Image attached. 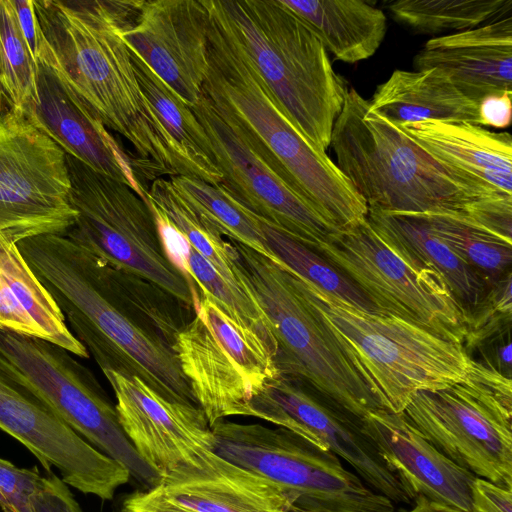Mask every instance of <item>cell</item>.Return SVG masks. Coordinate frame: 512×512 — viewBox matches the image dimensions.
Returning <instances> with one entry per match:
<instances>
[{"instance_id":"1","label":"cell","mask_w":512,"mask_h":512,"mask_svg":"<svg viewBox=\"0 0 512 512\" xmlns=\"http://www.w3.org/2000/svg\"><path fill=\"white\" fill-rule=\"evenodd\" d=\"M17 246L102 371L136 376L167 399L199 406L174 350L192 307L64 234Z\"/></svg>"},{"instance_id":"2","label":"cell","mask_w":512,"mask_h":512,"mask_svg":"<svg viewBox=\"0 0 512 512\" xmlns=\"http://www.w3.org/2000/svg\"><path fill=\"white\" fill-rule=\"evenodd\" d=\"M140 0H33L37 63L124 137L136 170L194 178L143 94L121 32Z\"/></svg>"},{"instance_id":"3","label":"cell","mask_w":512,"mask_h":512,"mask_svg":"<svg viewBox=\"0 0 512 512\" xmlns=\"http://www.w3.org/2000/svg\"><path fill=\"white\" fill-rule=\"evenodd\" d=\"M207 39L202 94L238 123L268 166L326 220L337 228L365 220V201L336 163L279 110L253 67L209 12Z\"/></svg>"},{"instance_id":"4","label":"cell","mask_w":512,"mask_h":512,"mask_svg":"<svg viewBox=\"0 0 512 512\" xmlns=\"http://www.w3.org/2000/svg\"><path fill=\"white\" fill-rule=\"evenodd\" d=\"M290 123L316 149L330 146L348 89L313 30L281 0H204Z\"/></svg>"},{"instance_id":"5","label":"cell","mask_w":512,"mask_h":512,"mask_svg":"<svg viewBox=\"0 0 512 512\" xmlns=\"http://www.w3.org/2000/svg\"><path fill=\"white\" fill-rule=\"evenodd\" d=\"M330 146L337 167L368 208L466 213L476 201L504 195L475 188L452 174L399 127L371 110L369 100L354 88L348 89L334 122Z\"/></svg>"},{"instance_id":"6","label":"cell","mask_w":512,"mask_h":512,"mask_svg":"<svg viewBox=\"0 0 512 512\" xmlns=\"http://www.w3.org/2000/svg\"><path fill=\"white\" fill-rule=\"evenodd\" d=\"M297 278L383 409L403 413L417 392L448 388L473 371L463 343L394 315L364 312Z\"/></svg>"},{"instance_id":"7","label":"cell","mask_w":512,"mask_h":512,"mask_svg":"<svg viewBox=\"0 0 512 512\" xmlns=\"http://www.w3.org/2000/svg\"><path fill=\"white\" fill-rule=\"evenodd\" d=\"M230 242L244 281L269 320L281 375L304 378L357 423L382 408L298 278L255 250Z\"/></svg>"},{"instance_id":"8","label":"cell","mask_w":512,"mask_h":512,"mask_svg":"<svg viewBox=\"0 0 512 512\" xmlns=\"http://www.w3.org/2000/svg\"><path fill=\"white\" fill-rule=\"evenodd\" d=\"M511 388L509 376L475 361L467 380L417 392L402 414L455 464L512 489Z\"/></svg>"},{"instance_id":"9","label":"cell","mask_w":512,"mask_h":512,"mask_svg":"<svg viewBox=\"0 0 512 512\" xmlns=\"http://www.w3.org/2000/svg\"><path fill=\"white\" fill-rule=\"evenodd\" d=\"M75 223L64 234L109 264L143 277L195 309L196 285L172 262L146 200L66 154Z\"/></svg>"},{"instance_id":"10","label":"cell","mask_w":512,"mask_h":512,"mask_svg":"<svg viewBox=\"0 0 512 512\" xmlns=\"http://www.w3.org/2000/svg\"><path fill=\"white\" fill-rule=\"evenodd\" d=\"M215 452L284 490L295 512H395V504L344 468L340 458L283 428L219 420Z\"/></svg>"},{"instance_id":"11","label":"cell","mask_w":512,"mask_h":512,"mask_svg":"<svg viewBox=\"0 0 512 512\" xmlns=\"http://www.w3.org/2000/svg\"><path fill=\"white\" fill-rule=\"evenodd\" d=\"M0 357L72 430L148 488L161 476L139 456L92 372L64 348L0 328Z\"/></svg>"},{"instance_id":"12","label":"cell","mask_w":512,"mask_h":512,"mask_svg":"<svg viewBox=\"0 0 512 512\" xmlns=\"http://www.w3.org/2000/svg\"><path fill=\"white\" fill-rule=\"evenodd\" d=\"M195 316L176 337L181 370L210 426L249 416V403L281 373L266 343L199 292Z\"/></svg>"},{"instance_id":"13","label":"cell","mask_w":512,"mask_h":512,"mask_svg":"<svg viewBox=\"0 0 512 512\" xmlns=\"http://www.w3.org/2000/svg\"><path fill=\"white\" fill-rule=\"evenodd\" d=\"M312 250L344 274L381 312L463 343L466 317L444 281L411 268L367 218L330 233Z\"/></svg>"},{"instance_id":"14","label":"cell","mask_w":512,"mask_h":512,"mask_svg":"<svg viewBox=\"0 0 512 512\" xmlns=\"http://www.w3.org/2000/svg\"><path fill=\"white\" fill-rule=\"evenodd\" d=\"M66 153L0 93V233L16 244L65 234L70 202Z\"/></svg>"},{"instance_id":"15","label":"cell","mask_w":512,"mask_h":512,"mask_svg":"<svg viewBox=\"0 0 512 512\" xmlns=\"http://www.w3.org/2000/svg\"><path fill=\"white\" fill-rule=\"evenodd\" d=\"M191 109L222 173L219 189L262 222L311 249L339 229L268 166L226 111L202 93Z\"/></svg>"},{"instance_id":"16","label":"cell","mask_w":512,"mask_h":512,"mask_svg":"<svg viewBox=\"0 0 512 512\" xmlns=\"http://www.w3.org/2000/svg\"><path fill=\"white\" fill-rule=\"evenodd\" d=\"M0 430L23 444L46 472L83 494L111 500L129 470L72 430L0 357Z\"/></svg>"},{"instance_id":"17","label":"cell","mask_w":512,"mask_h":512,"mask_svg":"<svg viewBox=\"0 0 512 512\" xmlns=\"http://www.w3.org/2000/svg\"><path fill=\"white\" fill-rule=\"evenodd\" d=\"M102 372L125 434L161 482L189 477L214 462V436L199 406L167 399L136 376Z\"/></svg>"},{"instance_id":"18","label":"cell","mask_w":512,"mask_h":512,"mask_svg":"<svg viewBox=\"0 0 512 512\" xmlns=\"http://www.w3.org/2000/svg\"><path fill=\"white\" fill-rule=\"evenodd\" d=\"M249 416L273 423L342 458L370 488L394 504L412 502L399 479L361 432L359 423L322 404L284 375L269 381L251 399Z\"/></svg>"},{"instance_id":"19","label":"cell","mask_w":512,"mask_h":512,"mask_svg":"<svg viewBox=\"0 0 512 512\" xmlns=\"http://www.w3.org/2000/svg\"><path fill=\"white\" fill-rule=\"evenodd\" d=\"M121 35L185 103H197L208 67L203 0H140Z\"/></svg>"},{"instance_id":"20","label":"cell","mask_w":512,"mask_h":512,"mask_svg":"<svg viewBox=\"0 0 512 512\" xmlns=\"http://www.w3.org/2000/svg\"><path fill=\"white\" fill-rule=\"evenodd\" d=\"M20 111L67 155L128 185L145 200L147 189L104 124L41 63L35 93Z\"/></svg>"},{"instance_id":"21","label":"cell","mask_w":512,"mask_h":512,"mask_svg":"<svg viewBox=\"0 0 512 512\" xmlns=\"http://www.w3.org/2000/svg\"><path fill=\"white\" fill-rule=\"evenodd\" d=\"M359 427L412 501L423 496L470 512L476 476L437 450L402 413L376 409L360 420Z\"/></svg>"},{"instance_id":"22","label":"cell","mask_w":512,"mask_h":512,"mask_svg":"<svg viewBox=\"0 0 512 512\" xmlns=\"http://www.w3.org/2000/svg\"><path fill=\"white\" fill-rule=\"evenodd\" d=\"M414 70L437 68L468 98L512 94V15L433 37L416 53Z\"/></svg>"},{"instance_id":"23","label":"cell","mask_w":512,"mask_h":512,"mask_svg":"<svg viewBox=\"0 0 512 512\" xmlns=\"http://www.w3.org/2000/svg\"><path fill=\"white\" fill-rule=\"evenodd\" d=\"M452 174L483 191L512 195V138L468 122L429 120L397 125Z\"/></svg>"},{"instance_id":"24","label":"cell","mask_w":512,"mask_h":512,"mask_svg":"<svg viewBox=\"0 0 512 512\" xmlns=\"http://www.w3.org/2000/svg\"><path fill=\"white\" fill-rule=\"evenodd\" d=\"M367 221L411 268L438 276L466 317L482 303L490 283L462 260L419 213L368 208Z\"/></svg>"},{"instance_id":"25","label":"cell","mask_w":512,"mask_h":512,"mask_svg":"<svg viewBox=\"0 0 512 512\" xmlns=\"http://www.w3.org/2000/svg\"><path fill=\"white\" fill-rule=\"evenodd\" d=\"M158 486L169 501L193 512H295L279 486L219 455L205 470Z\"/></svg>"},{"instance_id":"26","label":"cell","mask_w":512,"mask_h":512,"mask_svg":"<svg viewBox=\"0 0 512 512\" xmlns=\"http://www.w3.org/2000/svg\"><path fill=\"white\" fill-rule=\"evenodd\" d=\"M0 328L46 340L79 357L89 355L17 244L1 233Z\"/></svg>"},{"instance_id":"27","label":"cell","mask_w":512,"mask_h":512,"mask_svg":"<svg viewBox=\"0 0 512 512\" xmlns=\"http://www.w3.org/2000/svg\"><path fill=\"white\" fill-rule=\"evenodd\" d=\"M369 105L396 126L429 120L481 126L480 103L464 95L437 68L394 70L377 86Z\"/></svg>"},{"instance_id":"28","label":"cell","mask_w":512,"mask_h":512,"mask_svg":"<svg viewBox=\"0 0 512 512\" xmlns=\"http://www.w3.org/2000/svg\"><path fill=\"white\" fill-rule=\"evenodd\" d=\"M317 35L327 52L354 64L373 56L387 30L380 8L362 0H281Z\"/></svg>"},{"instance_id":"29","label":"cell","mask_w":512,"mask_h":512,"mask_svg":"<svg viewBox=\"0 0 512 512\" xmlns=\"http://www.w3.org/2000/svg\"><path fill=\"white\" fill-rule=\"evenodd\" d=\"M161 241L172 262L229 317L257 334L274 355L277 344L269 320L251 293L227 281L150 202Z\"/></svg>"},{"instance_id":"30","label":"cell","mask_w":512,"mask_h":512,"mask_svg":"<svg viewBox=\"0 0 512 512\" xmlns=\"http://www.w3.org/2000/svg\"><path fill=\"white\" fill-rule=\"evenodd\" d=\"M129 51L143 94L194 178L217 187L222 180V173L209 139L193 110L132 49L129 48Z\"/></svg>"},{"instance_id":"31","label":"cell","mask_w":512,"mask_h":512,"mask_svg":"<svg viewBox=\"0 0 512 512\" xmlns=\"http://www.w3.org/2000/svg\"><path fill=\"white\" fill-rule=\"evenodd\" d=\"M146 199L222 277L251 293L233 244L225 241L224 236L186 202L169 179L156 178L147 189Z\"/></svg>"},{"instance_id":"32","label":"cell","mask_w":512,"mask_h":512,"mask_svg":"<svg viewBox=\"0 0 512 512\" xmlns=\"http://www.w3.org/2000/svg\"><path fill=\"white\" fill-rule=\"evenodd\" d=\"M386 8L413 32L439 37L511 15L512 0H393Z\"/></svg>"},{"instance_id":"33","label":"cell","mask_w":512,"mask_h":512,"mask_svg":"<svg viewBox=\"0 0 512 512\" xmlns=\"http://www.w3.org/2000/svg\"><path fill=\"white\" fill-rule=\"evenodd\" d=\"M431 229L492 285L510 271L512 241L480 226L465 213H419Z\"/></svg>"},{"instance_id":"34","label":"cell","mask_w":512,"mask_h":512,"mask_svg":"<svg viewBox=\"0 0 512 512\" xmlns=\"http://www.w3.org/2000/svg\"><path fill=\"white\" fill-rule=\"evenodd\" d=\"M175 190L222 236L236 241L282 266L267 247L261 221L216 186L186 176L169 178Z\"/></svg>"},{"instance_id":"35","label":"cell","mask_w":512,"mask_h":512,"mask_svg":"<svg viewBox=\"0 0 512 512\" xmlns=\"http://www.w3.org/2000/svg\"><path fill=\"white\" fill-rule=\"evenodd\" d=\"M261 227L267 247L280 261L281 267L350 306L364 312L383 313L316 251L262 221Z\"/></svg>"},{"instance_id":"36","label":"cell","mask_w":512,"mask_h":512,"mask_svg":"<svg viewBox=\"0 0 512 512\" xmlns=\"http://www.w3.org/2000/svg\"><path fill=\"white\" fill-rule=\"evenodd\" d=\"M37 61L11 0H0V93L18 110L36 90Z\"/></svg>"},{"instance_id":"37","label":"cell","mask_w":512,"mask_h":512,"mask_svg":"<svg viewBox=\"0 0 512 512\" xmlns=\"http://www.w3.org/2000/svg\"><path fill=\"white\" fill-rule=\"evenodd\" d=\"M44 476L37 466L19 468L0 458V508L2 512H33L31 499Z\"/></svg>"},{"instance_id":"38","label":"cell","mask_w":512,"mask_h":512,"mask_svg":"<svg viewBox=\"0 0 512 512\" xmlns=\"http://www.w3.org/2000/svg\"><path fill=\"white\" fill-rule=\"evenodd\" d=\"M465 214L485 229L512 241V196L498 195L476 201Z\"/></svg>"},{"instance_id":"39","label":"cell","mask_w":512,"mask_h":512,"mask_svg":"<svg viewBox=\"0 0 512 512\" xmlns=\"http://www.w3.org/2000/svg\"><path fill=\"white\" fill-rule=\"evenodd\" d=\"M46 473L42 485L32 496L33 512H84L68 485L52 471Z\"/></svg>"},{"instance_id":"40","label":"cell","mask_w":512,"mask_h":512,"mask_svg":"<svg viewBox=\"0 0 512 512\" xmlns=\"http://www.w3.org/2000/svg\"><path fill=\"white\" fill-rule=\"evenodd\" d=\"M512 489L476 477L471 490L470 512H511Z\"/></svg>"},{"instance_id":"41","label":"cell","mask_w":512,"mask_h":512,"mask_svg":"<svg viewBox=\"0 0 512 512\" xmlns=\"http://www.w3.org/2000/svg\"><path fill=\"white\" fill-rule=\"evenodd\" d=\"M117 512H193L164 497L159 486L135 491L121 502Z\"/></svg>"},{"instance_id":"42","label":"cell","mask_w":512,"mask_h":512,"mask_svg":"<svg viewBox=\"0 0 512 512\" xmlns=\"http://www.w3.org/2000/svg\"><path fill=\"white\" fill-rule=\"evenodd\" d=\"M511 95L492 96L480 102L481 126L506 128L510 125Z\"/></svg>"},{"instance_id":"43","label":"cell","mask_w":512,"mask_h":512,"mask_svg":"<svg viewBox=\"0 0 512 512\" xmlns=\"http://www.w3.org/2000/svg\"><path fill=\"white\" fill-rule=\"evenodd\" d=\"M21 31L27 44L36 59L37 56V29L36 15L33 0H11ZM37 61V60H36Z\"/></svg>"},{"instance_id":"44","label":"cell","mask_w":512,"mask_h":512,"mask_svg":"<svg viewBox=\"0 0 512 512\" xmlns=\"http://www.w3.org/2000/svg\"><path fill=\"white\" fill-rule=\"evenodd\" d=\"M405 512H464L451 506L433 502L423 496L414 499V506Z\"/></svg>"},{"instance_id":"45","label":"cell","mask_w":512,"mask_h":512,"mask_svg":"<svg viewBox=\"0 0 512 512\" xmlns=\"http://www.w3.org/2000/svg\"><path fill=\"white\" fill-rule=\"evenodd\" d=\"M498 360L500 365H507L510 368L511 365V343L507 341V343L501 345L498 350Z\"/></svg>"}]
</instances>
